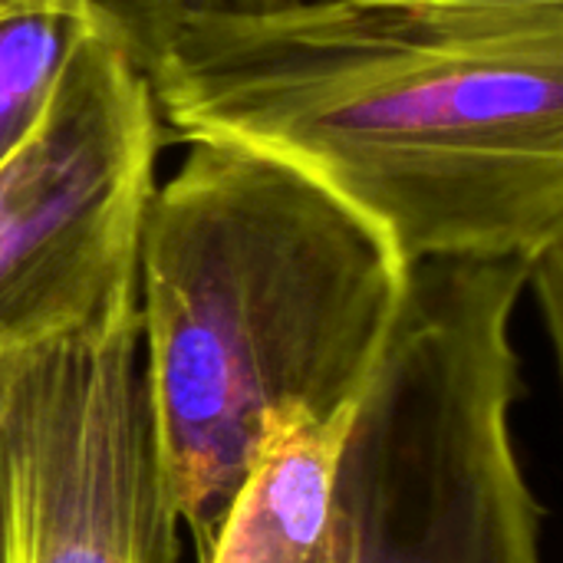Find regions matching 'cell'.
Here are the masks:
<instances>
[{
  "mask_svg": "<svg viewBox=\"0 0 563 563\" xmlns=\"http://www.w3.org/2000/svg\"><path fill=\"white\" fill-rule=\"evenodd\" d=\"M145 76L175 139L290 165L409 267L561 271L563 40L452 36L356 0L191 7Z\"/></svg>",
  "mask_w": 563,
  "mask_h": 563,
  "instance_id": "obj_1",
  "label": "cell"
},
{
  "mask_svg": "<svg viewBox=\"0 0 563 563\" xmlns=\"http://www.w3.org/2000/svg\"><path fill=\"white\" fill-rule=\"evenodd\" d=\"M139 241V336L162 465L198 563L271 435L360 406L412 267L290 165L185 142Z\"/></svg>",
  "mask_w": 563,
  "mask_h": 563,
  "instance_id": "obj_2",
  "label": "cell"
},
{
  "mask_svg": "<svg viewBox=\"0 0 563 563\" xmlns=\"http://www.w3.org/2000/svg\"><path fill=\"white\" fill-rule=\"evenodd\" d=\"M525 261H426L360 399L310 563H548L521 462Z\"/></svg>",
  "mask_w": 563,
  "mask_h": 563,
  "instance_id": "obj_3",
  "label": "cell"
},
{
  "mask_svg": "<svg viewBox=\"0 0 563 563\" xmlns=\"http://www.w3.org/2000/svg\"><path fill=\"white\" fill-rule=\"evenodd\" d=\"M158 145L145 69L82 26L36 132L0 168V363L139 294Z\"/></svg>",
  "mask_w": 563,
  "mask_h": 563,
  "instance_id": "obj_4",
  "label": "cell"
},
{
  "mask_svg": "<svg viewBox=\"0 0 563 563\" xmlns=\"http://www.w3.org/2000/svg\"><path fill=\"white\" fill-rule=\"evenodd\" d=\"M139 294L13 360L0 422V563H178Z\"/></svg>",
  "mask_w": 563,
  "mask_h": 563,
  "instance_id": "obj_5",
  "label": "cell"
},
{
  "mask_svg": "<svg viewBox=\"0 0 563 563\" xmlns=\"http://www.w3.org/2000/svg\"><path fill=\"white\" fill-rule=\"evenodd\" d=\"M356 409L290 419L244 478L208 563H310L336 495Z\"/></svg>",
  "mask_w": 563,
  "mask_h": 563,
  "instance_id": "obj_6",
  "label": "cell"
},
{
  "mask_svg": "<svg viewBox=\"0 0 563 563\" xmlns=\"http://www.w3.org/2000/svg\"><path fill=\"white\" fill-rule=\"evenodd\" d=\"M79 30L59 13L0 16V168L36 132Z\"/></svg>",
  "mask_w": 563,
  "mask_h": 563,
  "instance_id": "obj_7",
  "label": "cell"
},
{
  "mask_svg": "<svg viewBox=\"0 0 563 563\" xmlns=\"http://www.w3.org/2000/svg\"><path fill=\"white\" fill-rule=\"evenodd\" d=\"M452 36L563 40V0H356Z\"/></svg>",
  "mask_w": 563,
  "mask_h": 563,
  "instance_id": "obj_8",
  "label": "cell"
},
{
  "mask_svg": "<svg viewBox=\"0 0 563 563\" xmlns=\"http://www.w3.org/2000/svg\"><path fill=\"white\" fill-rule=\"evenodd\" d=\"M185 0H0V16L59 13L119 43L142 69H148L172 20Z\"/></svg>",
  "mask_w": 563,
  "mask_h": 563,
  "instance_id": "obj_9",
  "label": "cell"
},
{
  "mask_svg": "<svg viewBox=\"0 0 563 563\" xmlns=\"http://www.w3.org/2000/svg\"><path fill=\"white\" fill-rule=\"evenodd\" d=\"M280 0H185V10L198 7V10H257V7H271Z\"/></svg>",
  "mask_w": 563,
  "mask_h": 563,
  "instance_id": "obj_10",
  "label": "cell"
},
{
  "mask_svg": "<svg viewBox=\"0 0 563 563\" xmlns=\"http://www.w3.org/2000/svg\"><path fill=\"white\" fill-rule=\"evenodd\" d=\"M10 373H13V360L0 363V422H3V409H7V389H10Z\"/></svg>",
  "mask_w": 563,
  "mask_h": 563,
  "instance_id": "obj_11",
  "label": "cell"
}]
</instances>
